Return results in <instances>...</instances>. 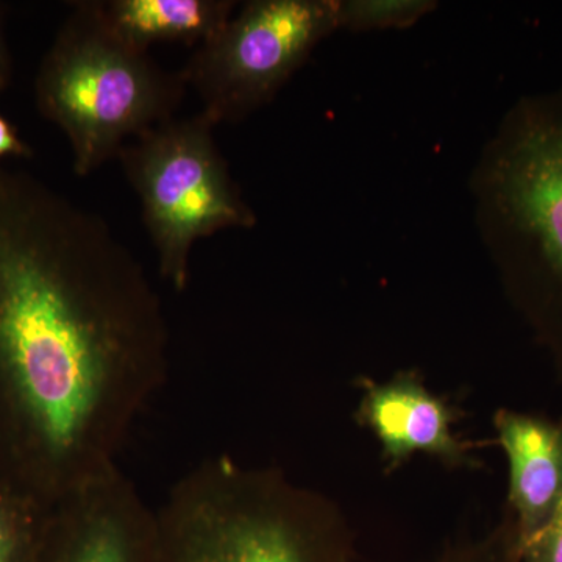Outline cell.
<instances>
[{
    "mask_svg": "<svg viewBox=\"0 0 562 562\" xmlns=\"http://www.w3.org/2000/svg\"><path fill=\"white\" fill-rule=\"evenodd\" d=\"M213 128L202 111L172 117L140 133L117 155L139 198L158 271L177 291L190 281L195 241L257 222L217 149Z\"/></svg>",
    "mask_w": 562,
    "mask_h": 562,
    "instance_id": "obj_3",
    "label": "cell"
},
{
    "mask_svg": "<svg viewBox=\"0 0 562 562\" xmlns=\"http://www.w3.org/2000/svg\"><path fill=\"white\" fill-rule=\"evenodd\" d=\"M486 180L514 261L562 305V94L514 111Z\"/></svg>",
    "mask_w": 562,
    "mask_h": 562,
    "instance_id": "obj_6",
    "label": "cell"
},
{
    "mask_svg": "<svg viewBox=\"0 0 562 562\" xmlns=\"http://www.w3.org/2000/svg\"><path fill=\"white\" fill-rule=\"evenodd\" d=\"M43 528L0 495V562H33Z\"/></svg>",
    "mask_w": 562,
    "mask_h": 562,
    "instance_id": "obj_12",
    "label": "cell"
},
{
    "mask_svg": "<svg viewBox=\"0 0 562 562\" xmlns=\"http://www.w3.org/2000/svg\"><path fill=\"white\" fill-rule=\"evenodd\" d=\"M183 74L168 72L117 35L98 0L74 3L35 80L40 113L60 127L74 172L91 176L125 144L172 120L187 92Z\"/></svg>",
    "mask_w": 562,
    "mask_h": 562,
    "instance_id": "obj_2",
    "label": "cell"
},
{
    "mask_svg": "<svg viewBox=\"0 0 562 562\" xmlns=\"http://www.w3.org/2000/svg\"><path fill=\"white\" fill-rule=\"evenodd\" d=\"M168 347L160 295L109 222L0 165V384L57 501L117 468Z\"/></svg>",
    "mask_w": 562,
    "mask_h": 562,
    "instance_id": "obj_1",
    "label": "cell"
},
{
    "mask_svg": "<svg viewBox=\"0 0 562 562\" xmlns=\"http://www.w3.org/2000/svg\"><path fill=\"white\" fill-rule=\"evenodd\" d=\"M361 412L392 462L398 464L417 452L435 454L450 464L468 462L464 447L450 428L449 408L413 376L371 386Z\"/></svg>",
    "mask_w": 562,
    "mask_h": 562,
    "instance_id": "obj_8",
    "label": "cell"
},
{
    "mask_svg": "<svg viewBox=\"0 0 562 562\" xmlns=\"http://www.w3.org/2000/svg\"><path fill=\"white\" fill-rule=\"evenodd\" d=\"M435 7L428 0H346L339 2V24L353 31L406 27Z\"/></svg>",
    "mask_w": 562,
    "mask_h": 562,
    "instance_id": "obj_11",
    "label": "cell"
},
{
    "mask_svg": "<svg viewBox=\"0 0 562 562\" xmlns=\"http://www.w3.org/2000/svg\"><path fill=\"white\" fill-rule=\"evenodd\" d=\"M155 509L120 468L58 501L33 562H154Z\"/></svg>",
    "mask_w": 562,
    "mask_h": 562,
    "instance_id": "obj_7",
    "label": "cell"
},
{
    "mask_svg": "<svg viewBox=\"0 0 562 562\" xmlns=\"http://www.w3.org/2000/svg\"><path fill=\"white\" fill-rule=\"evenodd\" d=\"M495 425L509 460V498L527 542L562 501V428L509 412L498 414Z\"/></svg>",
    "mask_w": 562,
    "mask_h": 562,
    "instance_id": "obj_9",
    "label": "cell"
},
{
    "mask_svg": "<svg viewBox=\"0 0 562 562\" xmlns=\"http://www.w3.org/2000/svg\"><path fill=\"white\" fill-rule=\"evenodd\" d=\"M11 79V57L9 46L3 38L2 27H0V91L10 83Z\"/></svg>",
    "mask_w": 562,
    "mask_h": 562,
    "instance_id": "obj_15",
    "label": "cell"
},
{
    "mask_svg": "<svg viewBox=\"0 0 562 562\" xmlns=\"http://www.w3.org/2000/svg\"><path fill=\"white\" fill-rule=\"evenodd\" d=\"M284 495L227 460L205 462L155 509L154 562H319Z\"/></svg>",
    "mask_w": 562,
    "mask_h": 562,
    "instance_id": "obj_4",
    "label": "cell"
},
{
    "mask_svg": "<svg viewBox=\"0 0 562 562\" xmlns=\"http://www.w3.org/2000/svg\"><path fill=\"white\" fill-rule=\"evenodd\" d=\"M31 155L27 144L18 136L5 117L0 116V160L7 157H27Z\"/></svg>",
    "mask_w": 562,
    "mask_h": 562,
    "instance_id": "obj_14",
    "label": "cell"
},
{
    "mask_svg": "<svg viewBox=\"0 0 562 562\" xmlns=\"http://www.w3.org/2000/svg\"><path fill=\"white\" fill-rule=\"evenodd\" d=\"M339 24L335 0H254L201 44L181 74L214 127L271 101Z\"/></svg>",
    "mask_w": 562,
    "mask_h": 562,
    "instance_id": "obj_5",
    "label": "cell"
},
{
    "mask_svg": "<svg viewBox=\"0 0 562 562\" xmlns=\"http://www.w3.org/2000/svg\"><path fill=\"white\" fill-rule=\"evenodd\" d=\"M524 543L528 562H562V501L549 522Z\"/></svg>",
    "mask_w": 562,
    "mask_h": 562,
    "instance_id": "obj_13",
    "label": "cell"
},
{
    "mask_svg": "<svg viewBox=\"0 0 562 562\" xmlns=\"http://www.w3.org/2000/svg\"><path fill=\"white\" fill-rule=\"evenodd\" d=\"M235 5L232 0H98L110 27L143 50L155 43L199 47L231 21Z\"/></svg>",
    "mask_w": 562,
    "mask_h": 562,
    "instance_id": "obj_10",
    "label": "cell"
}]
</instances>
